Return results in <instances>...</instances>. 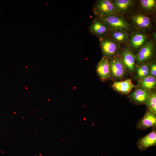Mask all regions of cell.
<instances>
[{
	"label": "cell",
	"instance_id": "cell-1",
	"mask_svg": "<svg viewBox=\"0 0 156 156\" xmlns=\"http://www.w3.org/2000/svg\"><path fill=\"white\" fill-rule=\"evenodd\" d=\"M93 12L97 17L116 15L120 13L113 1L109 0H100L96 1L94 6Z\"/></svg>",
	"mask_w": 156,
	"mask_h": 156
},
{
	"label": "cell",
	"instance_id": "cell-2",
	"mask_svg": "<svg viewBox=\"0 0 156 156\" xmlns=\"http://www.w3.org/2000/svg\"><path fill=\"white\" fill-rule=\"evenodd\" d=\"M107 25L110 29L114 30L125 31L129 29L127 22L116 14H111L97 17Z\"/></svg>",
	"mask_w": 156,
	"mask_h": 156
},
{
	"label": "cell",
	"instance_id": "cell-3",
	"mask_svg": "<svg viewBox=\"0 0 156 156\" xmlns=\"http://www.w3.org/2000/svg\"><path fill=\"white\" fill-rule=\"evenodd\" d=\"M156 145V129L153 127L151 132L144 136L140 138L137 142L138 149L141 151Z\"/></svg>",
	"mask_w": 156,
	"mask_h": 156
},
{
	"label": "cell",
	"instance_id": "cell-4",
	"mask_svg": "<svg viewBox=\"0 0 156 156\" xmlns=\"http://www.w3.org/2000/svg\"><path fill=\"white\" fill-rule=\"evenodd\" d=\"M151 91L140 88L133 91L129 95L131 101L136 105L144 104L147 105Z\"/></svg>",
	"mask_w": 156,
	"mask_h": 156
},
{
	"label": "cell",
	"instance_id": "cell-5",
	"mask_svg": "<svg viewBox=\"0 0 156 156\" xmlns=\"http://www.w3.org/2000/svg\"><path fill=\"white\" fill-rule=\"evenodd\" d=\"M136 126L138 129L144 130L151 127H156V114L149 110L138 122Z\"/></svg>",
	"mask_w": 156,
	"mask_h": 156
},
{
	"label": "cell",
	"instance_id": "cell-6",
	"mask_svg": "<svg viewBox=\"0 0 156 156\" xmlns=\"http://www.w3.org/2000/svg\"><path fill=\"white\" fill-rule=\"evenodd\" d=\"M110 29L108 26L98 18H94L89 27L91 34L102 38L109 32Z\"/></svg>",
	"mask_w": 156,
	"mask_h": 156
},
{
	"label": "cell",
	"instance_id": "cell-7",
	"mask_svg": "<svg viewBox=\"0 0 156 156\" xmlns=\"http://www.w3.org/2000/svg\"><path fill=\"white\" fill-rule=\"evenodd\" d=\"M110 75L116 79L120 78L124 75L125 69L120 59L114 58L109 61Z\"/></svg>",
	"mask_w": 156,
	"mask_h": 156
},
{
	"label": "cell",
	"instance_id": "cell-8",
	"mask_svg": "<svg viewBox=\"0 0 156 156\" xmlns=\"http://www.w3.org/2000/svg\"><path fill=\"white\" fill-rule=\"evenodd\" d=\"M100 45L104 56L110 57L113 56L117 53L118 46L114 42L110 40L101 38Z\"/></svg>",
	"mask_w": 156,
	"mask_h": 156
},
{
	"label": "cell",
	"instance_id": "cell-9",
	"mask_svg": "<svg viewBox=\"0 0 156 156\" xmlns=\"http://www.w3.org/2000/svg\"><path fill=\"white\" fill-rule=\"evenodd\" d=\"M97 73L102 81L107 79L110 76L109 60L104 56L99 62L96 68Z\"/></svg>",
	"mask_w": 156,
	"mask_h": 156
},
{
	"label": "cell",
	"instance_id": "cell-10",
	"mask_svg": "<svg viewBox=\"0 0 156 156\" xmlns=\"http://www.w3.org/2000/svg\"><path fill=\"white\" fill-rule=\"evenodd\" d=\"M120 59L125 70L130 72L134 71L135 56L132 53L128 50H124L121 53Z\"/></svg>",
	"mask_w": 156,
	"mask_h": 156
},
{
	"label": "cell",
	"instance_id": "cell-11",
	"mask_svg": "<svg viewBox=\"0 0 156 156\" xmlns=\"http://www.w3.org/2000/svg\"><path fill=\"white\" fill-rule=\"evenodd\" d=\"M153 49L154 45L152 42L146 44L141 48L135 57L138 62L142 63L148 60L152 56Z\"/></svg>",
	"mask_w": 156,
	"mask_h": 156
},
{
	"label": "cell",
	"instance_id": "cell-12",
	"mask_svg": "<svg viewBox=\"0 0 156 156\" xmlns=\"http://www.w3.org/2000/svg\"><path fill=\"white\" fill-rule=\"evenodd\" d=\"M135 87L130 79L123 81H115L112 85V88L115 90L123 94L129 93Z\"/></svg>",
	"mask_w": 156,
	"mask_h": 156
},
{
	"label": "cell",
	"instance_id": "cell-13",
	"mask_svg": "<svg viewBox=\"0 0 156 156\" xmlns=\"http://www.w3.org/2000/svg\"><path fill=\"white\" fill-rule=\"evenodd\" d=\"M138 85L139 88L151 91L156 87V78L149 75L139 80Z\"/></svg>",
	"mask_w": 156,
	"mask_h": 156
},
{
	"label": "cell",
	"instance_id": "cell-14",
	"mask_svg": "<svg viewBox=\"0 0 156 156\" xmlns=\"http://www.w3.org/2000/svg\"><path fill=\"white\" fill-rule=\"evenodd\" d=\"M132 18L134 23L140 28H146L151 25L150 19L146 15L137 14L133 15Z\"/></svg>",
	"mask_w": 156,
	"mask_h": 156
},
{
	"label": "cell",
	"instance_id": "cell-15",
	"mask_svg": "<svg viewBox=\"0 0 156 156\" xmlns=\"http://www.w3.org/2000/svg\"><path fill=\"white\" fill-rule=\"evenodd\" d=\"M130 0H115L113 1L120 12H125L129 8L133 3Z\"/></svg>",
	"mask_w": 156,
	"mask_h": 156
},
{
	"label": "cell",
	"instance_id": "cell-16",
	"mask_svg": "<svg viewBox=\"0 0 156 156\" xmlns=\"http://www.w3.org/2000/svg\"><path fill=\"white\" fill-rule=\"evenodd\" d=\"M150 67L147 64L142 65L136 70L137 76L139 80L149 75Z\"/></svg>",
	"mask_w": 156,
	"mask_h": 156
},
{
	"label": "cell",
	"instance_id": "cell-17",
	"mask_svg": "<svg viewBox=\"0 0 156 156\" xmlns=\"http://www.w3.org/2000/svg\"><path fill=\"white\" fill-rule=\"evenodd\" d=\"M112 36L115 40L119 42H125L127 40L128 38L126 32L120 30H115L112 33Z\"/></svg>",
	"mask_w": 156,
	"mask_h": 156
},
{
	"label": "cell",
	"instance_id": "cell-18",
	"mask_svg": "<svg viewBox=\"0 0 156 156\" xmlns=\"http://www.w3.org/2000/svg\"><path fill=\"white\" fill-rule=\"evenodd\" d=\"M146 39L145 36L141 34H137L133 36L131 40L132 45L136 48L140 47Z\"/></svg>",
	"mask_w": 156,
	"mask_h": 156
},
{
	"label": "cell",
	"instance_id": "cell-19",
	"mask_svg": "<svg viewBox=\"0 0 156 156\" xmlns=\"http://www.w3.org/2000/svg\"><path fill=\"white\" fill-rule=\"evenodd\" d=\"M147 106L150 111L156 114V94L155 92H151Z\"/></svg>",
	"mask_w": 156,
	"mask_h": 156
},
{
	"label": "cell",
	"instance_id": "cell-20",
	"mask_svg": "<svg viewBox=\"0 0 156 156\" xmlns=\"http://www.w3.org/2000/svg\"><path fill=\"white\" fill-rule=\"evenodd\" d=\"M140 2L142 6L146 10H152L156 6L155 0H141Z\"/></svg>",
	"mask_w": 156,
	"mask_h": 156
},
{
	"label": "cell",
	"instance_id": "cell-21",
	"mask_svg": "<svg viewBox=\"0 0 156 156\" xmlns=\"http://www.w3.org/2000/svg\"><path fill=\"white\" fill-rule=\"evenodd\" d=\"M149 75L156 78V64L155 63L152 64L150 68Z\"/></svg>",
	"mask_w": 156,
	"mask_h": 156
}]
</instances>
